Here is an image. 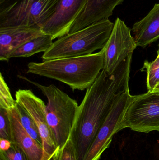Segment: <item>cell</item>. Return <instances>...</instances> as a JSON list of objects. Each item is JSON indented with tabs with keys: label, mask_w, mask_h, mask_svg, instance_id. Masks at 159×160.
Wrapping results in <instances>:
<instances>
[{
	"label": "cell",
	"mask_w": 159,
	"mask_h": 160,
	"mask_svg": "<svg viewBox=\"0 0 159 160\" xmlns=\"http://www.w3.org/2000/svg\"><path fill=\"white\" fill-rule=\"evenodd\" d=\"M133 54L119 65L113 75L104 70L87 89L78 107L71 135L78 160H83L117 99L129 90Z\"/></svg>",
	"instance_id": "cell-1"
},
{
	"label": "cell",
	"mask_w": 159,
	"mask_h": 160,
	"mask_svg": "<svg viewBox=\"0 0 159 160\" xmlns=\"http://www.w3.org/2000/svg\"><path fill=\"white\" fill-rule=\"evenodd\" d=\"M104 50L89 55L43 61L28 64V74L59 81L73 91L90 87L104 68Z\"/></svg>",
	"instance_id": "cell-2"
},
{
	"label": "cell",
	"mask_w": 159,
	"mask_h": 160,
	"mask_svg": "<svg viewBox=\"0 0 159 160\" xmlns=\"http://www.w3.org/2000/svg\"><path fill=\"white\" fill-rule=\"evenodd\" d=\"M109 19L58 38L43 53V61L92 54L104 48L114 27Z\"/></svg>",
	"instance_id": "cell-3"
},
{
	"label": "cell",
	"mask_w": 159,
	"mask_h": 160,
	"mask_svg": "<svg viewBox=\"0 0 159 160\" xmlns=\"http://www.w3.org/2000/svg\"><path fill=\"white\" fill-rule=\"evenodd\" d=\"M38 88L47 100V120L57 146L62 147L72 132L78 111V103L53 84L43 85L24 76H18Z\"/></svg>",
	"instance_id": "cell-4"
},
{
	"label": "cell",
	"mask_w": 159,
	"mask_h": 160,
	"mask_svg": "<svg viewBox=\"0 0 159 160\" xmlns=\"http://www.w3.org/2000/svg\"><path fill=\"white\" fill-rule=\"evenodd\" d=\"M60 0H7L0 4V28L33 26L42 30Z\"/></svg>",
	"instance_id": "cell-5"
},
{
	"label": "cell",
	"mask_w": 159,
	"mask_h": 160,
	"mask_svg": "<svg viewBox=\"0 0 159 160\" xmlns=\"http://www.w3.org/2000/svg\"><path fill=\"white\" fill-rule=\"evenodd\" d=\"M137 132H159V91L133 96L119 127Z\"/></svg>",
	"instance_id": "cell-6"
},
{
	"label": "cell",
	"mask_w": 159,
	"mask_h": 160,
	"mask_svg": "<svg viewBox=\"0 0 159 160\" xmlns=\"http://www.w3.org/2000/svg\"><path fill=\"white\" fill-rule=\"evenodd\" d=\"M16 101L33 119L42 139L43 156L41 160H57L59 148L57 146L47 120L46 105L30 89L16 91Z\"/></svg>",
	"instance_id": "cell-7"
},
{
	"label": "cell",
	"mask_w": 159,
	"mask_h": 160,
	"mask_svg": "<svg viewBox=\"0 0 159 160\" xmlns=\"http://www.w3.org/2000/svg\"><path fill=\"white\" fill-rule=\"evenodd\" d=\"M133 96L129 89L117 99L83 160H100L110 146L113 136L119 131L120 124Z\"/></svg>",
	"instance_id": "cell-8"
},
{
	"label": "cell",
	"mask_w": 159,
	"mask_h": 160,
	"mask_svg": "<svg viewBox=\"0 0 159 160\" xmlns=\"http://www.w3.org/2000/svg\"><path fill=\"white\" fill-rule=\"evenodd\" d=\"M137 47L131 29L123 21L117 18L110 37L103 48L104 70L108 75H113L119 65L133 54Z\"/></svg>",
	"instance_id": "cell-9"
},
{
	"label": "cell",
	"mask_w": 159,
	"mask_h": 160,
	"mask_svg": "<svg viewBox=\"0 0 159 160\" xmlns=\"http://www.w3.org/2000/svg\"><path fill=\"white\" fill-rule=\"evenodd\" d=\"M87 2V0H60L53 15L42 27V32L51 36L53 40L68 34Z\"/></svg>",
	"instance_id": "cell-10"
},
{
	"label": "cell",
	"mask_w": 159,
	"mask_h": 160,
	"mask_svg": "<svg viewBox=\"0 0 159 160\" xmlns=\"http://www.w3.org/2000/svg\"><path fill=\"white\" fill-rule=\"evenodd\" d=\"M44 34L40 28L33 26L0 28V61H8L17 49Z\"/></svg>",
	"instance_id": "cell-11"
},
{
	"label": "cell",
	"mask_w": 159,
	"mask_h": 160,
	"mask_svg": "<svg viewBox=\"0 0 159 160\" xmlns=\"http://www.w3.org/2000/svg\"><path fill=\"white\" fill-rule=\"evenodd\" d=\"M124 0H87L82 12L72 25L69 33L108 19L117 6Z\"/></svg>",
	"instance_id": "cell-12"
},
{
	"label": "cell",
	"mask_w": 159,
	"mask_h": 160,
	"mask_svg": "<svg viewBox=\"0 0 159 160\" xmlns=\"http://www.w3.org/2000/svg\"><path fill=\"white\" fill-rule=\"evenodd\" d=\"M7 112L10 120L11 142L17 146L24 152L27 160H42V145L33 139L24 129L20 121L16 107Z\"/></svg>",
	"instance_id": "cell-13"
},
{
	"label": "cell",
	"mask_w": 159,
	"mask_h": 160,
	"mask_svg": "<svg viewBox=\"0 0 159 160\" xmlns=\"http://www.w3.org/2000/svg\"><path fill=\"white\" fill-rule=\"evenodd\" d=\"M137 47L145 48L159 38V3L145 17L135 22L132 29Z\"/></svg>",
	"instance_id": "cell-14"
},
{
	"label": "cell",
	"mask_w": 159,
	"mask_h": 160,
	"mask_svg": "<svg viewBox=\"0 0 159 160\" xmlns=\"http://www.w3.org/2000/svg\"><path fill=\"white\" fill-rule=\"evenodd\" d=\"M51 36L44 34L30 40L13 52L10 58H27L36 53L46 51L53 44Z\"/></svg>",
	"instance_id": "cell-15"
},
{
	"label": "cell",
	"mask_w": 159,
	"mask_h": 160,
	"mask_svg": "<svg viewBox=\"0 0 159 160\" xmlns=\"http://www.w3.org/2000/svg\"><path fill=\"white\" fill-rule=\"evenodd\" d=\"M16 109L17 111L20 121L27 133L42 146V139L40 137L38 128L32 118L25 110L17 103Z\"/></svg>",
	"instance_id": "cell-16"
},
{
	"label": "cell",
	"mask_w": 159,
	"mask_h": 160,
	"mask_svg": "<svg viewBox=\"0 0 159 160\" xmlns=\"http://www.w3.org/2000/svg\"><path fill=\"white\" fill-rule=\"evenodd\" d=\"M142 71L147 74V86L148 91H153L159 83V54L156 60L152 62L145 61Z\"/></svg>",
	"instance_id": "cell-17"
},
{
	"label": "cell",
	"mask_w": 159,
	"mask_h": 160,
	"mask_svg": "<svg viewBox=\"0 0 159 160\" xmlns=\"http://www.w3.org/2000/svg\"><path fill=\"white\" fill-rule=\"evenodd\" d=\"M16 102L11 95L2 74L0 75V108L10 110L16 107Z\"/></svg>",
	"instance_id": "cell-18"
},
{
	"label": "cell",
	"mask_w": 159,
	"mask_h": 160,
	"mask_svg": "<svg viewBox=\"0 0 159 160\" xmlns=\"http://www.w3.org/2000/svg\"><path fill=\"white\" fill-rule=\"evenodd\" d=\"M57 160H78L76 149L71 135L60 148Z\"/></svg>",
	"instance_id": "cell-19"
},
{
	"label": "cell",
	"mask_w": 159,
	"mask_h": 160,
	"mask_svg": "<svg viewBox=\"0 0 159 160\" xmlns=\"http://www.w3.org/2000/svg\"><path fill=\"white\" fill-rule=\"evenodd\" d=\"M0 160H28L24 152L16 145L11 143L6 150H0Z\"/></svg>",
	"instance_id": "cell-20"
},
{
	"label": "cell",
	"mask_w": 159,
	"mask_h": 160,
	"mask_svg": "<svg viewBox=\"0 0 159 160\" xmlns=\"http://www.w3.org/2000/svg\"><path fill=\"white\" fill-rule=\"evenodd\" d=\"M0 139L11 141V129L8 112L0 108Z\"/></svg>",
	"instance_id": "cell-21"
},
{
	"label": "cell",
	"mask_w": 159,
	"mask_h": 160,
	"mask_svg": "<svg viewBox=\"0 0 159 160\" xmlns=\"http://www.w3.org/2000/svg\"><path fill=\"white\" fill-rule=\"evenodd\" d=\"M11 145V142L8 140L0 139V150H7L10 147Z\"/></svg>",
	"instance_id": "cell-22"
},
{
	"label": "cell",
	"mask_w": 159,
	"mask_h": 160,
	"mask_svg": "<svg viewBox=\"0 0 159 160\" xmlns=\"http://www.w3.org/2000/svg\"><path fill=\"white\" fill-rule=\"evenodd\" d=\"M154 91H159V83L157 85V86L156 87Z\"/></svg>",
	"instance_id": "cell-23"
},
{
	"label": "cell",
	"mask_w": 159,
	"mask_h": 160,
	"mask_svg": "<svg viewBox=\"0 0 159 160\" xmlns=\"http://www.w3.org/2000/svg\"><path fill=\"white\" fill-rule=\"evenodd\" d=\"M6 1H7V0H0V4L2 3L3 2Z\"/></svg>",
	"instance_id": "cell-24"
},
{
	"label": "cell",
	"mask_w": 159,
	"mask_h": 160,
	"mask_svg": "<svg viewBox=\"0 0 159 160\" xmlns=\"http://www.w3.org/2000/svg\"><path fill=\"white\" fill-rule=\"evenodd\" d=\"M157 54H159V48L158 51V52H157Z\"/></svg>",
	"instance_id": "cell-25"
}]
</instances>
